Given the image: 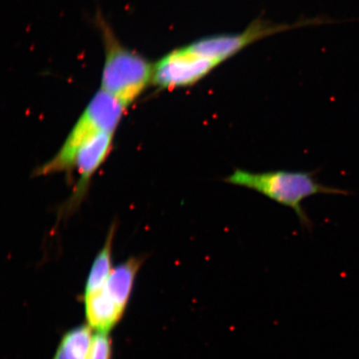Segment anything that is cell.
Here are the masks:
<instances>
[{
	"label": "cell",
	"instance_id": "obj_1",
	"mask_svg": "<svg viewBox=\"0 0 359 359\" xmlns=\"http://www.w3.org/2000/svg\"><path fill=\"white\" fill-rule=\"evenodd\" d=\"M224 182L257 191L267 198L293 210L300 223L306 227L311 226V222L302 208L304 200L320 194H348L347 191L323 185L314 178L313 172H308L277 170L253 172L239 168L224 178Z\"/></svg>",
	"mask_w": 359,
	"mask_h": 359
},
{
	"label": "cell",
	"instance_id": "obj_2",
	"mask_svg": "<svg viewBox=\"0 0 359 359\" xmlns=\"http://www.w3.org/2000/svg\"><path fill=\"white\" fill-rule=\"evenodd\" d=\"M100 27L106 50L101 89L127 107L152 83L154 65L123 46L105 22Z\"/></svg>",
	"mask_w": 359,
	"mask_h": 359
},
{
	"label": "cell",
	"instance_id": "obj_3",
	"mask_svg": "<svg viewBox=\"0 0 359 359\" xmlns=\"http://www.w3.org/2000/svg\"><path fill=\"white\" fill-rule=\"evenodd\" d=\"M125 109L116 98L100 89L81 114L60 150L39 168L36 175L48 176L74 168L80 147L98 133H114Z\"/></svg>",
	"mask_w": 359,
	"mask_h": 359
},
{
	"label": "cell",
	"instance_id": "obj_4",
	"mask_svg": "<svg viewBox=\"0 0 359 359\" xmlns=\"http://www.w3.org/2000/svg\"><path fill=\"white\" fill-rule=\"evenodd\" d=\"M154 65L152 84L164 90L193 87L218 67L193 43L168 53Z\"/></svg>",
	"mask_w": 359,
	"mask_h": 359
},
{
	"label": "cell",
	"instance_id": "obj_5",
	"mask_svg": "<svg viewBox=\"0 0 359 359\" xmlns=\"http://www.w3.org/2000/svg\"><path fill=\"white\" fill-rule=\"evenodd\" d=\"M112 137V133H98L80 147L74 163L80 175L76 195L80 196L82 191L86 189L89 180L107 158L111 148Z\"/></svg>",
	"mask_w": 359,
	"mask_h": 359
},
{
	"label": "cell",
	"instance_id": "obj_6",
	"mask_svg": "<svg viewBox=\"0 0 359 359\" xmlns=\"http://www.w3.org/2000/svg\"><path fill=\"white\" fill-rule=\"evenodd\" d=\"M142 266V260L131 258L112 269L102 290L118 306L125 311L131 295L135 278Z\"/></svg>",
	"mask_w": 359,
	"mask_h": 359
},
{
	"label": "cell",
	"instance_id": "obj_7",
	"mask_svg": "<svg viewBox=\"0 0 359 359\" xmlns=\"http://www.w3.org/2000/svg\"><path fill=\"white\" fill-rule=\"evenodd\" d=\"M85 297L89 326L107 334L119 321L124 311L112 302L102 289L85 295Z\"/></svg>",
	"mask_w": 359,
	"mask_h": 359
},
{
	"label": "cell",
	"instance_id": "obj_8",
	"mask_svg": "<svg viewBox=\"0 0 359 359\" xmlns=\"http://www.w3.org/2000/svg\"><path fill=\"white\" fill-rule=\"evenodd\" d=\"M115 230V226L110 228L104 245L94 259L91 271H90L88 277L85 295L93 294L94 292L101 290L112 271L111 252Z\"/></svg>",
	"mask_w": 359,
	"mask_h": 359
},
{
	"label": "cell",
	"instance_id": "obj_9",
	"mask_svg": "<svg viewBox=\"0 0 359 359\" xmlns=\"http://www.w3.org/2000/svg\"><path fill=\"white\" fill-rule=\"evenodd\" d=\"M92 339L89 325L75 327L62 339L53 359H87Z\"/></svg>",
	"mask_w": 359,
	"mask_h": 359
},
{
	"label": "cell",
	"instance_id": "obj_10",
	"mask_svg": "<svg viewBox=\"0 0 359 359\" xmlns=\"http://www.w3.org/2000/svg\"><path fill=\"white\" fill-rule=\"evenodd\" d=\"M111 354V340L106 333H98L93 337L87 359H110Z\"/></svg>",
	"mask_w": 359,
	"mask_h": 359
}]
</instances>
